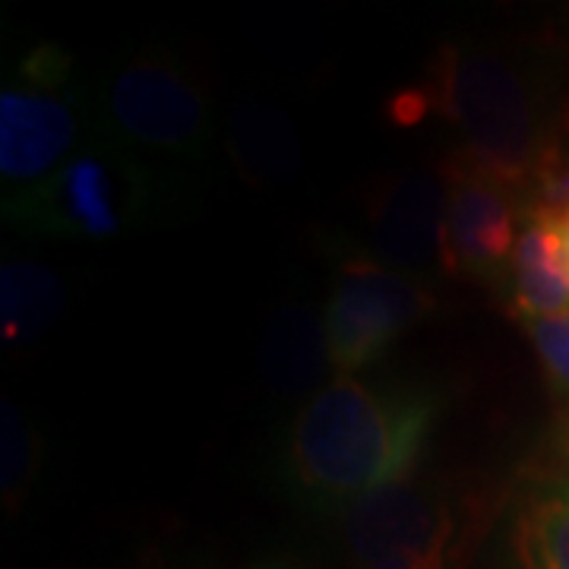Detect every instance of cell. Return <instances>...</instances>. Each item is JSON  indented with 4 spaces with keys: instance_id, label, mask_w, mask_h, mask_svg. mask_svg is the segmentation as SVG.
Instances as JSON below:
<instances>
[{
    "instance_id": "9",
    "label": "cell",
    "mask_w": 569,
    "mask_h": 569,
    "mask_svg": "<svg viewBox=\"0 0 569 569\" xmlns=\"http://www.w3.org/2000/svg\"><path fill=\"white\" fill-rule=\"evenodd\" d=\"M447 219V178L443 171L392 174L370 190L367 231L370 253L380 263L415 276L418 269L440 266V241Z\"/></svg>"
},
{
    "instance_id": "15",
    "label": "cell",
    "mask_w": 569,
    "mask_h": 569,
    "mask_svg": "<svg viewBox=\"0 0 569 569\" xmlns=\"http://www.w3.org/2000/svg\"><path fill=\"white\" fill-rule=\"evenodd\" d=\"M0 490L7 507H20L39 478L41 440L29 418L10 399L0 406Z\"/></svg>"
},
{
    "instance_id": "16",
    "label": "cell",
    "mask_w": 569,
    "mask_h": 569,
    "mask_svg": "<svg viewBox=\"0 0 569 569\" xmlns=\"http://www.w3.org/2000/svg\"><path fill=\"white\" fill-rule=\"evenodd\" d=\"M526 326H529L531 342L538 348L550 377L563 389H569V313L529 320Z\"/></svg>"
},
{
    "instance_id": "6",
    "label": "cell",
    "mask_w": 569,
    "mask_h": 569,
    "mask_svg": "<svg viewBox=\"0 0 569 569\" xmlns=\"http://www.w3.org/2000/svg\"><path fill=\"white\" fill-rule=\"evenodd\" d=\"M342 535L361 569H452L466 509L443 485L408 478L342 509Z\"/></svg>"
},
{
    "instance_id": "4",
    "label": "cell",
    "mask_w": 569,
    "mask_h": 569,
    "mask_svg": "<svg viewBox=\"0 0 569 569\" xmlns=\"http://www.w3.org/2000/svg\"><path fill=\"white\" fill-rule=\"evenodd\" d=\"M3 216L17 231L63 241H111L156 219L133 171L96 140L73 152L51 178L3 197Z\"/></svg>"
},
{
    "instance_id": "8",
    "label": "cell",
    "mask_w": 569,
    "mask_h": 569,
    "mask_svg": "<svg viewBox=\"0 0 569 569\" xmlns=\"http://www.w3.org/2000/svg\"><path fill=\"white\" fill-rule=\"evenodd\" d=\"M447 178V219L440 241V269L452 279H493L519 241V193L488 174L443 162Z\"/></svg>"
},
{
    "instance_id": "1",
    "label": "cell",
    "mask_w": 569,
    "mask_h": 569,
    "mask_svg": "<svg viewBox=\"0 0 569 569\" xmlns=\"http://www.w3.org/2000/svg\"><path fill=\"white\" fill-rule=\"evenodd\" d=\"M437 415L440 399L430 389L332 377L284 433V488L307 507L348 509L402 485L427 452Z\"/></svg>"
},
{
    "instance_id": "13",
    "label": "cell",
    "mask_w": 569,
    "mask_h": 569,
    "mask_svg": "<svg viewBox=\"0 0 569 569\" xmlns=\"http://www.w3.org/2000/svg\"><path fill=\"white\" fill-rule=\"evenodd\" d=\"M63 279L44 263L7 260L0 269V339L7 348L41 342L61 320Z\"/></svg>"
},
{
    "instance_id": "10",
    "label": "cell",
    "mask_w": 569,
    "mask_h": 569,
    "mask_svg": "<svg viewBox=\"0 0 569 569\" xmlns=\"http://www.w3.org/2000/svg\"><path fill=\"white\" fill-rule=\"evenodd\" d=\"M224 149L238 174L257 190H282L298 181L305 168V149L291 118L257 96L238 102L231 111Z\"/></svg>"
},
{
    "instance_id": "11",
    "label": "cell",
    "mask_w": 569,
    "mask_h": 569,
    "mask_svg": "<svg viewBox=\"0 0 569 569\" xmlns=\"http://www.w3.org/2000/svg\"><path fill=\"white\" fill-rule=\"evenodd\" d=\"M512 313L529 323L569 313V253L563 224L545 212H529L512 260Z\"/></svg>"
},
{
    "instance_id": "12",
    "label": "cell",
    "mask_w": 569,
    "mask_h": 569,
    "mask_svg": "<svg viewBox=\"0 0 569 569\" xmlns=\"http://www.w3.org/2000/svg\"><path fill=\"white\" fill-rule=\"evenodd\" d=\"M260 365L269 392L279 399H310L329 370L323 317L298 301L279 307L266 326Z\"/></svg>"
},
{
    "instance_id": "7",
    "label": "cell",
    "mask_w": 569,
    "mask_h": 569,
    "mask_svg": "<svg viewBox=\"0 0 569 569\" xmlns=\"http://www.w3.org/2000/svg\"><path fill=\"white\" fill-rule=\"evenodd\" d=\"M433 307L437 295L418 276L380 263L373 253H346L323 307L329 367L339 377L373 367Z\"/></svg>"
},
{
    "instance_id": "2",
    "label": "cell",
    "mask_w": 569,
    "mask_h": 569,
    "mask_svg": "<svg viewBox=\"0 0 569 569\" xmlns=\"http://www.w3.org/2000/svg\"><path fill=\"white\" fill-rule=\"evenodd\" d=\"M392 118H437L452 127L462 140L452 159L512 193L557 171L541 86L526 63L488 41L443 44L421 86L396 96Z\"/></svg>"
},
{
    "instance_id": "14",
    "label": "cell",
    "mask_w": 569,
    "mask_h": 569,
    "mask_svg": "<svg viewBox=\"0 0 569 569\" xmlns=\"http://www.w3.org/2000/svg\"><path fill=\"white\" fill-rule=\"evenodd\" d=\"M519 569H569V488L531 493L516 516Z\"/></svg>"
},
{
    "instance_id": "17",
    "label": "cell",
    "mask_w": 569,
    "mask_h": 569,
    "mask_svg": "<svg viewBox=\"0 0 569 569\" xmlns=\"http://www.w3.org/2000/svg\"><path fill=\"white\" fill-rule=\"evenodd\" d=\"M137 569H187V567H183L174 553H168V550H162V548H149L140 557Z\"/></svg>"
},
{
    "instance_id": "5",
    "label": "cell",
    "mask_w": 569,
    "mask_h": 569,
    "mask_svg": "<svg viewBox=\"0 0 569 569\" xmlns=\"http://www.w3.org/2000/svg\"><path fill=\"white\" fill-rule=\"evenodd\" d=\"M80 140V102L70 89V58L58 44H36L0 92L3 197L51 178Z\"/></svg>"
},
{
    "instance_id": "3",
    "label": "cell",
    "mask_w": 569,
    "mask_h": 569,
    "mask_svg": "<svg viewBox=\"0 0 569 569\" xmlns=\"http://www.w3.org/2000/svg\"><path fill=\"white\" fill-rule=\"evenodd\" d=\"M212 130L206 80L171 48H142L92 89L89 140L133 171L156 219L187 209L200 190Z\"/></svg>"
},
{
    "instance_id": "18",
    "label": "cell",
    "mask_w": 569,
    "mask_h": 569,
    "mask_svg": "<svg viewBox=\"0 0 569 569\" xmlns=\"http://www.w3.org/2000/svg\"><path fill=\"white\" fill-rule=\"evenodd\" d=\"M253 569H301V567H291V563H276V560H269V563H260V567Z\"/></svg>"
}]
</instances>
